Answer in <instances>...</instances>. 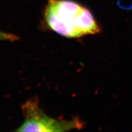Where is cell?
<instances>
[{
  "label": "cell",
  "instance_id": "3957f363",
  "mask_svg": "<svg viewBox=\"0 0 132 132\" xmlns=\"http://www.w3.org/2000/svg\"><path fill=\"white\" fill-rule=\"evenodd\" d=\"M19 37L17 35L12 34L10 32H3L0 31V41H9L11 42L18 40Z\"/></svg>",
  "mask_w": 132,
  "mask_h": 132
},
{
  "label": "cell",
  "instance_id": "6da1fadb",
  "mask_svg": "<svg viewBox=\"0 0 132 132\" xmlns=\"http://www.w3.org/2000/svg\"><path fill=\"white\" fill-rule=\"evenodd\" d=\"M43 19L48 29L67 38H81L101 31L92 12L72 0H47Z\"/></svg>",
  "mask_w": 132,
  "mask_h": 132
},
{
  "label": "cell",
  "instance_id": "7a4b0ae2",
  "mask_svg": "<svg viewBox=\"0 0 132 132\" xmlns=\"http://www.w3.org/2000/svg\"><path fill=\"white\" fill-rule=\"evenodd\" d=\"M22 110L24 121L15 131H66L82 127V123L78 118L66 120L50 117L41 108L36 98L26 101L22 105Z\"/></svg>",
  "mask_w": 132,
  "mask_h": 132
}]
</instances>
